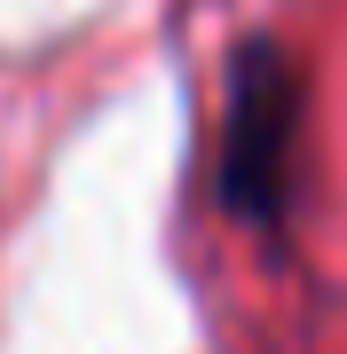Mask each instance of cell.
Instances as JSON below:
<instances>
[{
    "instance_id": "1",
    "label": "cell",
    "mask_w": 347,
    "mask_h": 354,
    "mask_svg": "<svg viewBox=\"0 0 347 354\" xmlns=\"http://www.w3.org/2000/svg\"><path fill=\"white\" fill-rule=\"evenodd\" d=\"M300 127H308V79L292 48L269 32L237 39L221 71V134H213V197L244 228H284L300 189Z\"/></svg>"
}]
</instances>
